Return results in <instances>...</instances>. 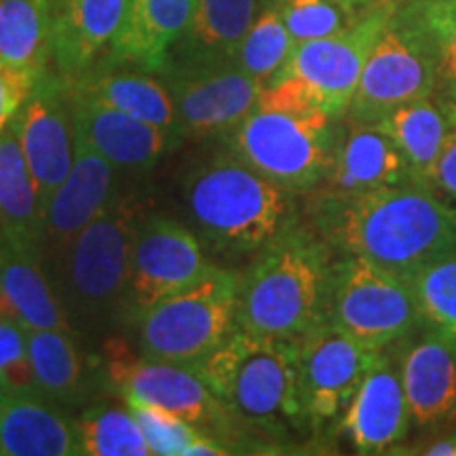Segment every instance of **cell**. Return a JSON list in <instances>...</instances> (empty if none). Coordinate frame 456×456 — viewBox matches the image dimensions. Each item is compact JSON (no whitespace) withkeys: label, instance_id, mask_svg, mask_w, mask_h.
Returning <instances> with one entry per match:
<instances>
[{"label":"cell","instance_id":"obj_1","mask_svg":"<svg viewBox=\"0 0 456 456\" xmlns=\"http://www.w3.org/2000/svg\"><path fill=\"white\" fill-rule=\"evenodd\" d=\"M306 216L330 248L362 256L403 279L456 249V209L416 182L359 195L315 191Z\"/></svg>","mask_w":456,"mask_h":456},{"label":"cell","instance_id":"obj_2","mask_svg":"<svg viewBox=\"0 0 456 456\" xmlns=\"http://www.w3.org/2000/svg\"><path fill=\"white\" fill-rule=\"evenodd\" d=\"M330 245L294 224L258 252L241 275L237 326L265 338L296 340L326 322Z\"/></svg>","mask_w":456,"mask_h":456},{"label":"cell","instance_id":"obj_3","mask_svg":"<svg viewBox=\"0 0 456 456\" xmlns=\"http://www.w3.org/2000/svg\"><path fill=\"white\" fill-rule=\"evenodd\" d=\"M138 208L114 197L64 248L47 256V275L74 334H98L127 319L131 245Z\"/></svg>","mask_w":456,"mask_h":456},{"label":"cell","instance_id":"obj_4","mask_svg":"<svg viewBox=\"0 0 456 456\" xmlns=\"http://www.w3.org/2000/svg\"><path fill=\"white\" fill-rule=\"evenodd\" d=\"M296 195L273 184L231 155L216 157L186 175V214L212 252H260L298 224Z\"/></svg>","mask_w":456,"mask_h":456},{"label":"cell","instance_id":"obj_5","mask_svg":"<svg viewBox=\"0 0 456 456\" xmlns=\"http://www.w3.org/2000/svg\"><path fill=\"white\" fill-rule=\"evenodd\" d=\"M192 372L245 425L279 437L309 425L298 385V338H265L235 326Z\"/></svg>","mask_w":456,"mask_h":456},{"label":"cell","instance_id":"obj_6","mask_svg":"<svg viewBox=\"0 0 456 456\" xmlns=\"http://www.w3.org/2000/svg\"><path fill=\"white\" fill-rule=\"evenodd\" d=\"M345 123L323 110H281L256 104L231 134V152L273 184L311 195L332 169Z\"/></svg>","mask_w":456,"mask_h":456},{"label":"cell","instance_id":"obj_7","mask_svg":"<svg viewBox=\"0 0 456 456\" xmlns=\"http://www.w3.org/2000/svg\"><path fill=\"white\" fill-rule=\"evenodd\" d=\"M241 275L214 265L182 292L140 317V357L195 368L237 326Z\"/></svg>","mask_w":456,"mask_h":456},{"label":"cell","instance_id":"obj_8","mask_svg":"<svg viewBox=\"0 0 456 456\" xmlns=\"http://www.w3.org/2000/svg\"><path fill=\"white\" fill-rule=\"evenodd\" d=\"M326 322L374 351L423 326L406 279L353 254H342L330 266Z\"/></svg>","mask_w":456,"mask_h":456},{"label":"cell","instance_id":"obj_9","mask_svg":"<svg viewBox=\"0 0 456 456\" xmlns=\"http://www.w3.org/2000/svg\"><path fill=\"white\" fill-rule=\"evenodd\" d=\"M395 9L397 4L393 0H376L345 30L315 41L298 43L285 66L271 81L285 77L300 78L313 91L322 110L342 121L349 112L370 51Z\"/></svg>","mask_w":456,"mask_h":456},{"label":"cell","instance_id":"obj_10","mask_svg":"<svg viewBox=\"0 0 456 456\" xmlns=\"http://www.w3.org/2000/svg\"><path fill=\"white\" fill-rule=\"evenodd\" d=\"M163 72L174 100L178 140L228 135L254 110L265 89V83L235 60H174Z\"/></svg>","mask_w":456,"mask_h":456},{"label":"cell","instance_id":"obj_11","mask_svg":"<svg viewBox=\"0 0 456 456\" xmlns=\"http://www.w3.org/2000/svg\"><path fill=\"white\" fill-rule=\"evenodd\" d=\"M212 266L195 231L167 216L140 218L131 245L127 319L140 322L157 302L199 281Z\"/></svg>","mask_w":456,"mask_h":456},{"label":"cell","instance_id":"obj_12","mask_svg":"<svg viewBox=\"0 0 456 456\" xmlns=\"http://www.w3.org/2000/svg\"><path fill=\"white\" fill-rule=\"evenodd\" d=\"M436 87L437 74L429 51L395 9L370 51L346 118L374 123L397 106L429 98Z\"/></svg>","mask_w":456,"mask_h":456},{"label":"cell","instance_id":"obj_13","mask_svg":"<svg viewBox=\"0 0 456 456\" xmlns=\"http://www.w3.org/2000/svg\"><path fill=\"white\" fill-rule=\"evenodd\" d=\"M383 351L368 349L328 322L298 338V385L309 427L340 419Z\"/></svg>","mask_w":456,"mask_h":456},{"label":"cell","instance_id":"obj_14","mask_svg":"<svg viewBox=\"0 0 456 456\" xmlns=\"http://www.w3.org/2000/svg\"><path fill=\"white\" fill-rule=\"evenodd\" d=\"M30 169L43 212L74 161V118L70 85L64 77L43 74L11 121Z\"/></svg>","mask_w":456,"mask_h":456},{"label":"cell","instance_id":"obj_15","mask_svg":"<svg viewBox=\"0 0 456 456\" xmlns=\"http://www.w3.org/2000/svg\"><path fill=\"white\" fill-rule=\"evenodd\" d=\"M108 370L123 399H138L169 410L201 433L224 442L232 416L191 368L144 357L129 359L125 351L110 349Z\"/></svg>","mask_w":456,"mask_h":456},{"label":"cell","instance_id":"obj_16","mask_svg":"<svg viewBox=\"0 0 456 456\" xmlns=\"http://www.w3.org/2000/svg\"><path fill=\"white\" fill-rule=\"evenodd\" d=\"M412 414L395 359L383 351L340 416V431L359 454H387L403 442Z\"/></svg>","mask_w":456,"mask_h":456},{"label":"cell","instance_id":"obj_17","mask_svg":"<svg viewBox=\"0 0 456 456\" xmlns=\"http://www.w3.org/2000/svg\"><path fill=\"white\" fill-rule=\"evenodd\" d=\"M74 140L106 159L118 171H146L175 142L167 131L117 108L72 94Z\"/></svg>","mask_w":456,"mask_h":456},{"label":"cell","instance_id":"obj_18","mask_svg":"<svg viewBox=\"0 0 456 456\" xmlns=\"http://www.w3.org/2000/svg\"><path fill=\"white\" fill-rule=\"evenodd\" d=\"M425 328V326H423ZM399 355V376L416 427L456 420V342L425 328Z\"/></svg>","mask_w":456,"mask_h":456},{"label":"cell","instance_id":"obj_19","mask_svg":"<svg viewBox=\"0 0 456 456\" xmlns=\"http://www.w3.org/2000/svg\"><path fill=\"white\" fill-rule=\"evenodd\" d=\"M410 182H414L412 169L395 140L376 123L346 118L332 169L317 191L328 195H359Z\"/></svg>","mask_w":456,"mask_h":456},{"label":"cell","instance_id":"obj_20","mask_svg":"<svg viewBox=\"0 0 456 456\" xmlns=\"http://www.w3.org/2000/svg\"><path fill=\"white\" fill-rule=\"evenodd\" d=\"M117 167L81 142L66 180L45 205V254L57 252L112 201ZM45 258V256H43Z\"/></svg>","mask_w":456,"mask_h":456},{"label":"cell","instance_id":"obj_21","mask_svg":"<svg viewBox=\"0 0 456 456\" xmlns=\"http://www.w3.org/2000/svg\"><path fill=\"white\" fill-rule=\"evenodd\" d=\"M131 0H61L53 24L51 60L60 77L89 72L106 47H110L127 17Z\"/></svg>","mask_w":456,"mask_h":456},{"label":"cell","instance_id":"obj_22","mask_svg":"<svg viewBox=\"0 0 456 456\" xmlns=\"http://www.w3.org/2000/svg\"><path fill=\"white\" fill-rule=\"evenodd\" d=\"M0 243L43 260L45 212L13 127L0 134Z\"/></svg>","mask_w":456,"mask_h":456},{"label":"cell","instance_id":"obj_23","mask_svg":"<svg viewBox=\"0 0 456 456\" xmlns=\"http://www.w3.org/2000/svg\"><path fill=\"white\" fill-rule=\"evenodd\" d=\"M197 0H131L127 17L110 45L114 61L163 72L171 49L182 41Z\"/></svg>","mask_w":456,"mask_h":456},{"label":"cell","instance_id":"obj_24","mask_svg":"<svg viewBox=\"0 0 456 456\" xmlns=\"http://www.w3.org/2000/svg\"><path fill=\"white\" fill-rule=\"evenodd\" d=\"M83 454L78 420L45 397L7 395L0 416V456Z\"/></svg>","mask_w":456,"mask_h":456},{"label":"cell","instance_id":"obj_25","mask_svg":"<svg viewBox=\"0 0 456 456\" xmlns=\"http://www.w3.org/2000/svg\"><path fill=\"white\" fill-rule=\"evenodd\" d=\"M68 85L72 94L117 108L129 117L167 131L175 146L180 144L178 134H175V108L167 83H161L159 78L146 74V70L85 72L81 77L70 78Z\"/></svg>","mask_w":456,"mask_h":456},{"label":"cell","instance_id":"obj_26","mask_svg":"<svg viewBox=\"0 0 456 456\" xmlns=\"http://www.w3.org/2000/svg\"><path fill=\"white\" fill-rule=\"evenodd\" d=\"M395 140L412 169L416 184L431 188L433 171L448 135V108L444 98H420L397 106L374 121Z\"/></svg>","mask_w":456,"mask_h":456},{"label":"cell","instance_id":"obj_27","mask_svg":"<svg viewBox=\"0 0 456 456\" xmlns=\"http://www.w3.org/2000/svg\"><path fill=\"white\" fill-rule=\"evenodd\" d=\"M0 292L7 298L15 317L28 330L72 332L43 260L11 252L3 243H0Z\"/></svg>","mask_w":456,"mask_h":456},{"label":"cell","instance_id":"obj_28","mask_svg":"<svg viewBox=\"0 0 456 456\" xmlns=\"http://www.w3.org/2000/svg\"><path fill=\"white\" fill-rule=\"evenodd\" d=\"M55 0H0V64L47 72Z\"/></svg>","mask_w":456,"mask_h":456},{"label":"cell","instance_id":"obj_29","mask_svg":"<svg viewBox=\"0 0 456 456\" xmlns=\"http://www.w3.org/2000/svg\"><path fill=\"white\" fill-rule=\"evenodd\" d=\"M256 11L258 0H197L178 60H232Z\"/></svg>","mask_w":456,"mask_h":456},{"label":"cell","instance_id":"obj_30","mask_svg":"<svg viewBox=\"0 0 456 456\" xmlns=\"http://www.w3.org/2000/svg\"><path fill=\"white\" fill-rule=\"evenodd\" d=\"M28 349L45 399L55 403H74L81 399L87 376L77 334L68 330H28Z\"/></svg>","mask_w":456,"mask_h":456},{"label":"cell","instance_id":"obj_31","mask_svg":"<svg viewBox=\"0 0 456 456\" xmlns=\"http://www.w3.org/2000/svg\"><path fill=\"white\" fill-rule=\"evenodd\" d=\"M429 51L444 95L456 94V0H408L397 7Z\"/></svg>","mask_w":456,"mask_h":456},{"label":"cell","instance_id":"obj_32","mask_svg":"<svg viewBox=\"0 0 456 456\" xmlns=\"http://www.w3.org/2000/svg\"><path fill=\"white\" fill-rule=\"evenodd\" d=\"M406 281L414 292L423 326L456 342V249L427 262Z\"/></svg>","mask_w":456,"mask_h":456},{"label":"cell","instance_id":"obj_33","mask_svg":"<svg viewBox=\"0 0 456 456\" xmlns=\"http://www.w3.org/2000/svg\"><path fill=\"white\" fill-rule=\"evenodd\" d=\"M296 47L279 11L269 3L256 15L252 28L235 51V64L262 83H269L285 66Z\"/></svg>","mask_w":456,"mask_h":456},{"label":"cell","instance_id":"obj_34","mask_svg":"<svg viewBox=\"0 0 456 456\" xmlns=\"http://www.w3.org/2000/svg\"><path fill=\"white\" fill-rule=\"evenodd\" d=\"M83 454L89 456H151L138 420L131 410H89L78 420Z\"/></svg>","mask_w":456,"mask_h":456},{"label":"cell","instance_id":"obj_35","mask_svg":"<svg viewBox=\"0 0 456 456\" xmlns=\"http://www.w3.org/2000/svg\"><path fill=\"white\" fill-rule=\"evenodd\" d=\"M269 3L279 11L296 45L345 30L359 15L334 0H269Z\"/></svg>","mask_w":456,"mask_h":456},{"label":"cell","instance_id":"obj_36","mask_svg":"<svg viewBox=\"0 0 456 456\" xmlns=\"http://www.w3.org/2000/svg\"><path fill=\"white\" fill-rule=\"evenodd\" d=\"M0 387L7 395L43 397L32 370L28 328L15 315L0 317Z\"/></svg>","mask_w":456,"mask_h":456},{"label":"cell","instance_id":"obj_37","mask_svg":"<svg viewBox=\"0 0 456 456\" xmlns=\"http://www.w3.org/2000/svg\"><path fill=\"white\" fill-rule=\"evenodd\" d=\"M125 403L138 420L151 454L155 456H184V450L201 433L169 410L138 402V399H125Z\"/></svg>","mask_w":456,"mask_h":456},{"label":"cell","instance_id":"obj_38","mask_svg":"<svg viewBox=\"0 0 456 456\" xmlns=\"http://www.w3.org/2000/svg\"><path fill=\"white\" fill-rule=\"evenodd\" d=\"M43 74L0 64V134L9 127Z\"/></svg>","mask_w":456,"mask_h":456},{"label":"cell","instance_id":"obj_39","mask_svg":"<svg viewBox=\"0 0 456 456\" xmlns=\"http://www.w3.org/2000/svg\"><path fill=\"white\" fill-rule=\"evenodd\" d=\"M444 102L448 108V135L444 142L442 155L437 159L436 171H433L431 191L456 209V102L450 98H444Z\"/></svg>","mask_w":456,"mask_h":456},{"label":"cell","instance_id":"obj_40","mask_svg":"<svg viewBox=\"0 0 456 456\" xmlns=\"http://www.w3.org/2000/svg\"><path fill=\"white\" fill-rule=\"evenodd\" d=\"M231 450L222 440L208 433H199L195 440L191 442V446L184 450V456H222L228 454Z\"/></svg>","mask_w":456,"mask_h":456},{"label":"cell","instance_id":"obj_41","mask_svg":"<svg viewBox=\"0 0 456 456\" xmlns=\"http://www.w3.org/2000/svg\"><path fill=\"white\" fill-rule=\"evenodd\" d=\"M414 452L423 456H456V433L444 436L440 440L427 442L419 450H414Z\"/></svg>","mask_w":456,"mask_h":456},{"label":"cell","instance_id":"obj_42","mask_svg":"<svg viewBox=\"0 0 456 456\" xmlns=\"http://www.w3.org/2000/svg\"><path fill=\"white\" fill-rule=\"evenodd\" d=\"M334 3L342 4V7L353 11V13H362V11H366L368 7H372L376 0H334Z\"/></svg>","mask_w":456,"mask_h":456},{"label":"cell","instance_id":"obj_43","mask_svg":"<svg viewBox=\"0 0 456 456\" xmlns=\"http://www.w3.org/2000/svg\"><path fill=\"white\" fill-rule=\"evenodd\" d=\"M4 399H7V393H4L3 387H0V416H3V408H4Z\"/></svg>","mask_w":456,"mask_h":456},{"label":"cell","instance_id":"obj_44","mask_svg":"<svg viewBox=\"0 0 456 456\" xmlns=\"http://www.w3.org/2000/svg\"><path fill=\"white\" fill-rule=\"evenodd\" d=\"M444 98H450V100L456 102V94H454V95H444Z\"/></svg>","mask_w":456,"mask_h":456},{"label":"cell","instance_id":"obj_45","mask_svg":"<svg viewBox=\"0 0 456 456\" xmlns=\"http://www.w3.org/2000/svg\"><path fill=\"white\" fill-rule=\"evenodd\" d=\"M55 3H57V4H60V3H61V0H55Z\"/></svg>","mask_w":456,"mask_h":456},{"label":"cell","instance_id":"obj_46","mask_svg":"<svg viewBox=\"0 0 456 456\" xmlns=\"http://www.w3.org/2000/svg\"><path fill=\"white\" fill-rule=\"evenodd\" d=\"M393 3H399V0H393Z\"/></svg>","mask_w":456,"mask_h":456}]
</instances>
